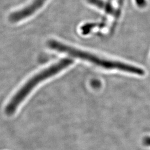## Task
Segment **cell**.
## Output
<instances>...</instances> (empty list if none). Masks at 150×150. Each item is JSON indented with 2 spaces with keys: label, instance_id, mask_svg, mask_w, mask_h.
I'll return each mask as SVG.
<instances>
[{
  "label": "cell",
  "instance_id": "obj_1",
  "mask_svg": "<svg viewBox=\"0 0 150 150\" xmlns=\"http://www.w3.org/2000/svg\"><path fill=\"white\" fill-rule=\"evenodd\" d=\"M47 45L49 48L53 50L67 54L73 58L86 61L104 69L117 70L139 76H143L145 73L143 69L139 67L120 61L103 58L91 52L78 49L54 40H49Z\"/></svg>",
  "mask_w": 150,
  "mask_h": 150
},
{
  "label": "cell",
  "instance_id": "obj_2",
  "mask_svg": "<svg viewBox=\"0 0 150 150\" xmlns=\"http://www.w3.org/2000/svg\"><path fill=\"white\" fill-rule=\"evenodd\" d=\"M73 63L74 61L71 59H63L34 76L12 98L5 109L6 114L8 115H13L35 87L40 82L61 72Z\"/></svg>",
  "mask_w": 150,
  "mask_h": 150
},
{
  "label": "cell",
  "instance_id": "obj_3",
  "mask_svg": "<svg viewBox=\"0 0 150 150\" xmlns=\"http://www.w3.org/2000/svg\"><path fill=\"white\" fill-rule=\"evenodd\" d=\"M46 0H34L30 4L21 10L15 12L10 15L9 20L13 23L26 19L42 7Z\"/></svg>",
  "mask_w": 150,
  "mask_h": 150
},
{
  "label": "cell",
  "instance_id": "obj_4",
  "mask_svg": "<svg viewBox=\"0 0 150 150\" xmlns=\"http://www.w3.org/2000/svg\"><path fill=\"white\" fill-rule=\"evenodd\" d=\"M140 143L143 148L150 149V134H146L142 137L141 138Z\"/></svg>",
  "mask_w": 150,
  "mask_h": 150
},
{
  "label": "cell",
  "instance_id": "obj_5",
  "mask_svg": "<svg viewBox=\"0 0 150 150\" xmlns=\"http://www.w3.org/2000/svg\"><path fill=\"white\" fill-rule=\"evenodd\" d=\"M136 1L139 6H142V7L143 6H145V3H146L145 0H136Z\"/></svg>",
  "mask_w": 150,
  "mask_h": 150
}]
</instances>
